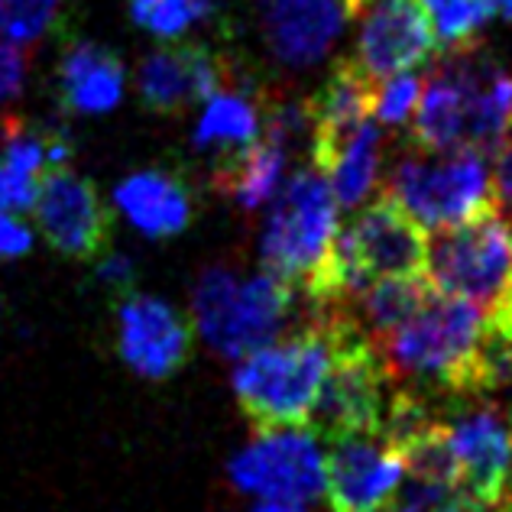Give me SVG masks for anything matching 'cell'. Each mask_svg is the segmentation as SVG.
<instances>
[{"instance_id":"cell-1","label":"cell","mask_w":512,"mask_h":512,"mask_svg":"<svg viewBox=\"0 0 512 512\" xmlns=\"http://www.w3.org/2000/svg\"><path fill=\"white\" fill-rule=\"evenodd\" d=\"M373 347L393 380L425 383L461 399L493 393L483 367V315L457 295L431 289L419 312Z\"/></svg>"},{"instance_id":"cell-2","label":"cell","mask_w":512,"mask_h":512,"mask_svg":"<svg viewBox=\"0 0 512 512\" xmlns=\"http://www.w3.org/2000/svg\"><path fill=\"white\" fill-rule=\"evenodd\" d=\"M338 201L315 169H295L266 214L260 256L263 266L305 295L312 312L341 308L334 244H338Z\"/></svg>"},{"instance_id":"cell-3","label":"cell","mask_w":512,"mask_h":512,"mask_svg":"<svg viewBox=\"0 0 512 512\" xmlns=\"http://www.w3.org/2000/svg\"><path fill=\"white\" fill-rule=\"evenodd\" d=\"M338 325L341 312H312L289 338L240 357L231 386L256 435L308 425L331 367Z\"/></svg>"},{"instance_id":"cell-4","label":"cell","mask_w":512,"mask_h":512,"mask_svg":"<svg viewBox=\"0 0 512 512\" xmlns=\"http://www.w3.org/2000/svg\"><path fill=\"white\" fill-rule=\"evenodd\" d=\"M295 289L269 269L237 276L231 266H208L195 279L192 318L201 338L224 360H240L279 341L292 315Z\"/></svg>"},{"instance_id":"cell-5","label":"cell","mask_w":512,"mask_h":512,"mask_svg":"<svg viewBox=\"0 0 512 512\" xmlns=\"http://www.w3.org/2000/svg\"><path fill=\"white\" fill-rule=\"evenodd\" d=\"M425 279L438 292L457 295L490 315L512 289V231L500 208H487L461 224L438 227L428 240Z\"/></svg>"},{"instance_id":"cell-6","label":"cell","mask_w":512,"mask_h":512,"mask_svg":"<svg viewBox=\"0 0 512 512\" xmlns=\"http://www.w3.org/2000/svg\"><path fill=\"white\" fill-rule=\"evenodd\" d=\"M386 192L431 231L461 224L496 205L487 156L477 150L428 153L415 146L396 159Z\"/></svg>"},{"instance_id":"cell-7","label":"cell","mask_w":512,"mask_h":512,"mask_svg":"<svg viewBox=\"0 0 512 512\" xmlns=\"http://www.w3.org/2000/svg\"><path fill=\"white\" fill-rule=\"evenodd\" d=\"M393 383V373L386 370L376 347L341 312L334 357L308 425H315V435L328 438L331 444L360 435H380Z\"/></svg>"},{"instance_id":"cell-8","label":"cell","mask_w":512,"mask_h":512,"mask_svg":"<svg viewBox=\"0 0 512 512\" xmlns=\"http://www.w3.org/2000/svg\"><path fill=\"white\" fill-rule=\"evenodd\" d=\"M425 256V227L383 188L344 231H338L334 269H338L344 305L376 279L425 276Z\"/></svg>"},{"instance_id":"cell-9","label":"cell","mask_w":512,"mask_h":512,"mask_svg":"<svg viewBox=\"0 0 512 512\" xmlns=\"http://www.w3.org/2000/svg\"><path fill=\"white\" fill-rule=\"evenodd\" d=\"M227 480L237 493H253L263 500L315 503L325 493V457L318 451V435L305 431H260L244 451L227 464Z\"/></svg>"},{"instance_id":"cell-10","label":"cell","mask_w":512,"mask_h":512,"mask_svg":"<svg viewBox=\"0 0 512 512\" xmlns=\"http://www.w3.org/2000/svg\"><path fill=\"white\" fill-rule=\"evenodd\" d=\"M30 211L49 250L62 260L91 263L111 250V211L94 182L69 166L46 175Z\"/></svg>"},{"instance_id":"cell-11","label":"cell","mask_w":512,"mask_h":512,"mask_svg":"<svg viewBox=\"0 0 512 512\" xmlns=\"http://www.w3.org/2000/svg\"><path fill=\"white\" fill-rule=\"evenodd\" d=\"M117 354L143 380L163 383L192 357V325L169 302L130 289L117 302Z\"/></svg>"},{"instance_id":"cell-12","label":"cell","mask_w":512,"mask_h":512,"mask_svg":"<svg viewBox=\"0 0 512 512\" xmlns=\"http://www.w3.org/2000/svg\"><path fill=\"white\" fill-rule=\"evenodd\" d=\"M457 487L477 512H496L512 496V419L500 409L467 412L451 425Z\"/></svg>"},{"instance_id":"cell-13","label":"cell","mask_w":512,"mask_h":512,"mask_svg":"<svg viewBox=\"0 0 512 512\" xmlns=\"http://www.w3.org/2000/svg\"><path fill=\"white\" fill-rule=\"evenodd\" d=\"M435 52V23H431L422 0H370L363 7L357 62L373 78L412 72Z\"/></svg>"},{"instance_id":"cell-14","label":"cell","mask_w":512,"mask_h":512,"mask_svg":"<svg viewBox=\"0 0 512 512\" xmlns=\"http://www.w3.org/2000/svg\"><path fill=\"white\" fill-rule=\"evenodd\" d=\"M376 88H380L376 78L357 59H338L328 72L325 85L305 101L308 124H312L308 153H312L321 172L331 169L350 137L373 117Z\"/></svg>"},{"instance_id":"cell-15","label":"cell","mask_w":512,"mask_h":512,"mask_svg":"<svg viewBox=\"0 0 512 512\" xmlns=\"http://www.w3.org/2000/svg\"><path fill=\"white\" fill-rule=\"evenodd\" d=\"M402 461L380 435L334 441L325 457L331 512H383L402 480Z\"/></svg>"},{"instance_id":"cell-16","label":"cell","mask_w":512,"mask_h":512,"mask_svg":"<svg viewBox=\"0 0 512 512\" xmlns=\"http://www.w3.org/2000/svg\"><path fill=\"white\" fill-rule=\"evenodd\" d=\"M227 65L201 43L159 46L140 62L137 94L146 111L182 114L192 104H205L224 85Z\"/></svg>"},{"instance_id":"cell-17","label":"cell","mask_w":512,"mask_h":512,"mask_svg":"<svg viewBox=\"0 0 512 512\" xmlns=\"http://www.w3.org/2000/svg\"><path fill=\"white\" fill-rule=\"evenodd\" d=\"M256 20L276 62L308 69L338 43L347 10L341 0H256Z\"/></svg>"},{"instance_id":"cell-18","label":"cell","mask_w":512,"mask_h":512,"mask_svg":"<svg viewBox=\"0 0 512 512\" xmlns=\"http://www.w3.org/2000/svg\"><path fill=\"white\" fill-rule=\"evenodd\" d=\"M117 208L140 234L166 240L188 231L195 218V195L179 172L143 169L127 175L114 192Z\"/></svg>"},{"instance_id":"cell-19","label":"cell","mask_w":512,"mask_h":512,"mask_svg":"<svg viewBox=\"0 0 512 512\" xmlns=\"http://www.w3.org/2000/svg\"><path fill=\"white\" fill-rule=\"evenodd\" d=\"M59 101L75 114H104L124 98V62L98 43H75L62 52L56 69Z\"/></svg>"},{"instance_id":"cell-20","label":"cell","mask_w":512,"mask_h":512,"mask_svg":"<svg viewBox=\"0 0 512 512\" xmlns=\"http://www.w3.org/2000/svg\"><path fill=\"white\" fill-rule=\"evenodd\" d=\"M289 156L292 153L286 146H279L276 140H269L260 133V140L247 146L240 156L227 159L221 166H211V185H214V192L231 198L240 211L253 214L263 205H269V198L276 195Z\"/></svg>"},{"instance_id":"cell-21","label":"cell","mask_w":512,"mask_h":512,"mask_svg":"<svg viewBox=\"0 0 512 512\" xmlns=\"http://www.w3.org/2000/svg\"><path fill=\"white\" fill-rule=\"evenodd\" d=\"M263 133V114L247 94L240 91H214L205 101V111L195 127V150L208 153L214 163L221 166L227 159H234L260 140Z\"/></svg>"},{"instance_id":"cell-22","label":"cell","mask_w":512,"mask_h":512,"mask_svg":"<svg viewBox=\"0 0 512 512\" xmlns=\"http://www.w3.org/2000/svg\"><path fill=\"white\" fill-rule=\"evenodd\" d=\"M380 159H383V130L376 127L373 120H367L328 169L331 195L344 211L360 208L363 201L376 192V182H380Z\"/></svg>"},{"instance_id":"cell-23","label":"cell","mask_w":512,"mask_h":512,"mask_svg":"<svg viewBox=\"0 0 512 512\" xmlns=\"http://www.w3.org/2000/svg\"><path fill=\"white\" fill-rule=\"evenodd\" d=\"M402 470H409L412 480L422 483H457V461H454V444H451V425L441 419L431 422L428 428L415 431L412 438L399 441L396 448Z\"/></svg>"},{"instance_id":"cell-24","label":"cell","mask_w":512,"mask_h":512,"mask_svg":"<svg viewBox=\"0 0 512 512\" xmlns=\"http://www.w3.org/2000/svg\"><path fill=\"white\" fill-rule=\"evenodd\" d=\"M214 10L211 0H130V17L153 36L175 39Z\"/></svg>"},{"instance_id":"cell-25","label":"cell","mask_w":512,"mask_h":512,"mask_svg":"<svg viewBox=\"0 0 512 512\" xmlns=\"http://www.w3.org/2000/svg\"><path fill=\"white\" fill-rule=\"evenodd\" d=\"M59 0H0V36L13 43H33L56 17Z\"/></svg>"},{"instance_id":"cell-26","label":"cell","mask_w":512,"mask_h":512,"mask_svg":"<svg viewBox=\"0 0 512 512\" xmlns=\"http://www.w3.org/2000/svg\"><path fill=\"white\" fill-rule=\"evenodd\" d=\"M422 85H425V78L412 75V72H399L396 78H389L383 88H376V111L373 114L389 127L409 124L415 107H419Z\"/></svg>"},{"instance_id":"cell-27","label":"cell","mask_w":512,"mask_h":512,"mask_svg":"<svg viewBox=\"0 0 512 512\" xmlns=\"http://www.w3.org/2000/svg\"><path fill=\"white\" fill-rule=\"evenodd\" d=\"M493 13V0H448V4L431 13L435 17V36L444 39V43L470 39Z\"/></svg>"},{"instance_id":"cell-28","label":"cell","mask_w":512,"mask_h":512,"mask_svg":"<svg viewBox=\"0 0 512 512\" xmlns=\"http://www.w3.org/2000/svg\"><path fill=\"white\" fill-rule=\"evenodd\" d=\"M396 512H477L457 483H422L412 480L402 493Z\"/></svg>"},{"instance_id":"cell-29","label":"cell","mask_w":512,"mask_h":512,"mask_svg":"<svg viewBox=\"0 0 512 512\" xmlns=\"http://www.w3.org/2000/svg\"><path fill=\"white\" fill-rule=\"evenodd\" d=\"M30 75V49L0 36V104L17 101Z\"/></svg>"},{"instance_id":"cell-30","label":"cell","mask_w":512,"mask_h":512,"mask_svg":"<svg viewBox=\"0 0 512 512\" xmlns=\"http://www.w3.org/2000/svg\"><path fill=\"white\" fill-rule=\"evenodd\" d=\"M30 247H33L30 227L0 208V260H17V256L30 253Z\"/></svg>"},{"instance_id":"cell-31","label":"cell","mask_w":512,"mask_h":512,"mask_svg":"<svg viewBox=\"0 0 512 512\" xmlns=\"http://www.w3.org/2000/svg\"><path fill=\"white\" fill-rule=\"evenodd\" d=\"M493 198H496V208H506L512 214V137H506V143L496 150Z\"/></svg>"},{"instance_id":"cell-32","label":"cell","mask_w":512,"mask_h":512,"mask_svg":"<svg viewBox=\"0 0 512 512\" xmlns=\"http://www.w3.org/2000/svg\"><path fill=\"white\" fill-rule=\"evenodd\" d=\"M98 279L104 282V286L117 289L120 295L133 289V279H137V273H133V263L127 260V256H117V253H104L101 263H98Z\"/></svg>"},{"instance_id":"cell-33","label":"cell","mask_w":512,"mask_h":512,"mask_svg":"<svg viewBox=\"0 0 512 512\" xmlns=\"http://www.w3.org/2000/svg\"><path fill=\"white\" fill-rule=\"evenodd\" d=\"M247 512H308L305 503H289V500H263Z\"/></svg>"}]
</instances>
